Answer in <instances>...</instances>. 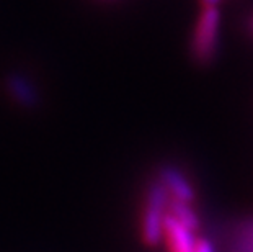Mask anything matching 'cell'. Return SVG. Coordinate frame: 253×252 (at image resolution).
<instances>
[{"instance_id": "cell-1", "label": "cell", "mask_w": 253, "mask_h": 252, "mask_svg": "<svg viewBox=\"0 0 253 252\" xmlns=\"http://www.w3.org/2000/svg\"><path fill=\"white\" fill-rule=\"evenodd\" d=\"M170 195L159 179L152 182L147 192V202L142 214V241L150 248H155L164 239V216L169 208Z\"/></svg>"}, {"instance_id": "cell-2", "label": "cell", "mask_w": 253, "mask_h": 252, "mask_svg": "<svg viewBox=\"0 0 253 252\" xmlns=\"http://www.w3.org/2000/svg\"><path fill=\"white\" fill-rule=\"evenodd\" d=\"M219 23L220 13L217 8H204L199 17L193 36V56L198 62L208 64L216 56L219 41Z\"/></svg>"}, {"instance_id": "cell-3", "label": "cell", "mask_w": 253, "mask_h": 252, "mask_svg": "<svg viewBox=\"0 0 253 252\" xmlns=\"http://www.w3.org/2000/svg\"><path fill=\"white\" fill-rule=\"evenodd\" d=\"M5 87L8 95L25 110H35L40 106L41 99L40 92L33 82L20 72H10L5 77Z\"/></svg>"}, {"instance_id": "cell-4", "label": "cell", "mask_w": 253, "mask_h": 252, "mask_svg": "<svg viewBox=\"0 0 253 252\" xmlns=\"http://www.w3.org/2000/svg\"><path fill=\"white\" fill-rule=\"evenodd\" d=\"M159 180L169 192L170 198L178 202L191 203L195 200V190L188 179L173 165H164L159 172Z\"/></svg>"}, {"instance_id": "cell-5", "label": "cell", "mask_w": 253, "mask_h": 252, "mask_svg": "<svg viewBox=\"0 0 253 252\" xmlns=\"http://www.w3.org/2000/svg\"><path fill=\"white\" fill-rule=\"evenodd\" d=\"M164 236L165 241L169 244L170 252H195V234L190 229H186L185 226L170 216L169 213H165L164 216Z\"/></svg>"}, {"instance_id": "cell-6", "label": "cell", "mask_w": 253, "mask_h": 252, "mask_svg": "<svg viewBox=\"0 0 253 252\" xmlns=\"http://www.w3.org/2000/svg\"><path fill=\"white\" fill-rule=\"evenodd\" d=\"M169 214L173 219H176L181 226H185L186 229L195 233L196 229L199 228V218L196 216V213L190 208V203H185V202H178V200H173L170 198L169 202Z\"/></svg>"}, {"instance_id": "cell-7", "label": "cell", "mask_w": 253, "mask_h": 252, "mask_svg": "<svg viewBox=\"0 0 253 252\" xmlns=\"http://www.w3.org/2000/svg\"><path fill=\"white\" fill-rule=\"evenodd\" d=\"M195 252H214L212 244L209 243L208 239H196V244H195Z\"/></svg>"}, {"instance_id": "cell-8", "label": "cell", "mask_w": 253, "mask_h": 252, "mask_svg": "<svg viewBox=\"0 0 253 252\" xmlns=\"http://www.w3.org/2000/svg\"><path fill=\"white\" fill-rule=\"evenodd\" d=\"M204 8H217V3L220 0H201Z\"/></svg>"}]
</instances>
